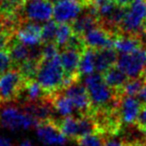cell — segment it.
Returning a JSON list of instances; mask_svg holds the SVG:
<instances>
[{"instance_id":"23","label":"cell","mask_w":146,"mask_h":146,"mask_svg":"<svg viewBox=\"0 0 146 146\" xmlns=\"http://www.w3.org/2000/svg\"><path fill=\"white\" fill-rule=\"evenodd\" d=\"M145 84H146V78L143 75L136 78H129L127 80V82L124 84L123 88L121 90V94L126 96L136 97V96L139 95V93L143 89Z\"/></svg>"},{"instance_id":"18","label":"cell","mask_w":146,"mask_h":146,"mask_svg":"<svg viewBox=\"0 0 146 146\" xmlns=\"http://www.w3.org/2000/svg\"><path fill=\"white\" fill-rule=\"evenodd\" d=\"M7 51L9 52L11 60H12L13 68L18 69L23 63L31 59L30 47L21 43L16 38V36L13 37L12 40L10 41L8 47H7Z\"/></svg>"},{"instance_id":"19","label":"cell","mask_w":146,"mask_h":146,"mask_svg":"<svg viewBox=\"0 0 146 146\" xmlns=\"http://www.w3.org/2000/svg\"><path fill=\"white\" fill-rule=\"evenodd\" d=\"M85 12L83 14L79 15L75 20L71 23V27H72L73 33L76 35L83 37L88 31L91 29L95 28L96 26L100 25V21L97 17L94 14L90 12V10L84 8Z\"/></svg>"},{"instance_id":"1","label":"cell","mask_w":146,"mask_h":146,"mask_svg":"<svg viewBox=\"0 0 146 146\" xmlns=\"http://www.w3.org/2000/svg\"><path fill=\"white\" fill-rule=\"evenodd\" d=\"M84 85L91 103V114L96 111L118 109L122 95L107 85L101 73L94 72L85 76Z\"/></svg>"},{"instance_id":"28","label":"cell","mask_w":146,"mask_h":146,"mask_svg":"<svg viewBox=\"0 0 146 146\" xmlns=\"http://www.w3.org/2000/svg\"><path fill=\"white\" fill-rule=\"evenodd\" d=\"M134 126L138 130L146 134V104H142L141 109L134 122Z\"/></svg>"},{"instance_id":"14","label":"cell","mask_w":146,"mask_h":146,"mask_svg":"<svg viewBox=\"0 0 146 146\" xmlns=\"http://www.w3.org/2000/svg\"><path fill=\"white\" fill-rule=\"evenodd\" d=\"M115 37V35L112 34L105 27L98 25L95 28L88 31L83 36V39L88 48L101 50L104 48L113 47Z\"/></svg>"},{"instance_id":"31","label":"cell","mask_w":146,"mask_h":146,"mask_svg":"<svg viewBox=\"0 0 146 146\" xmlns=\"http://www.w3.org/2000/svg\"><path fill=\"white\" fill-rule=\"evenodd\" d=\"M138 97H139V100L142 104H146V84L143 87V89L141 90V92L139 93Z\"/></svg>"},{"instance_id":"29","label":"cell","mask_w":146,"mask_h":146,"mask_svg":"<svg viewBox=\"0 0 146 146\" xmlns=\"http://www.w3.org/2000/svg\"><path fill=\"white\" fill-rule=\"evenodd\" d=\"M104 146H128V145L122 138H117V136H110V137H107Z\"/></svg>"},{"instance_id":"32","label":"cell","mask_w":146,"mask_h":146,"mask_svg":"<svg viewBox=\"0 0 146 146\" xmlns=\"http://www.w3.org/2000/svg\"><path fill=\"white\" fill-rule=\"evenodd\" d=\"M0 146H12V144L8 138L0 135Z\"/></svg>"},{"instance_id":"16","label":"cell","mask_w":146,"mask_h":146,"mask_svg":"<svg viewBox=\"0 0 146 146\" xmlns=\"http://www.w3.org/2000/svg\"><path fill=\"white\" fill-rule=\"evenodd\" d=\"M113 47L117 52L121 54H129V53L135 52L138 49L145 47V44L143 42L141 34L134 35L122 33L115 37Z\"/></svg>"},{"instance_id":"10","label":"cell","mask_w":146,"mask_h":146,"mask_svg":"<svg viewBox=\"0 0 146 146\" xmlns=\"http://www.w3.org/2000/svg\"><path fill=\"white\" fill-rule=\"evenodd\" d=\"M82 53L83 52H80L75 49H61L59 53V58L65 73V87L72 82L80 80L79 63Z\"/></svg>"},{"instance_id":"21","label":"cell","mask_w":146,"mask_h":146,"mask_svg":"<svg viewBox=\"0 0 146 146\" xmlns=\"http://www.w3.org/2000/svg\"><path fill=\"white\" fill-rule=\"evenodd\" d=\"M102 76H103L107 85L113 90H115L116 92H118L119 94H121V90L123 88L124 84L129 79V77L117 65L112 66L111 68H109L105 72H103L102 73Z\"/></svg>"},{"instance_id":"7","label":"cell","mask_w":146,"mask_h":146,"mask_svg":"<svg viewBox=\"0 0 146 146\" xmlns=\"http://www.w3.org/2000/svg\"><path fill=\"white\" fill-rule=\"evenodd\" d=\"M116 65L129 78L142 76L146 68V47L138 49L133 53L121 54L118 57Z\"/></svg>"},{"instance_id":"5","label":"cell","mask_w":146,"mask_h":146,"mask_svg":"<svg viewBox=\"0 0 146 146\" xmlns=\"http://www.w3.org/2000/svg\"><path fill=\"white\" fill-rule=\"evenodd\" d=\"M26 80L20 71L12 68L0 76V105L17 101Z\"/></svg>"},{"instance_id":"22","label":"cell","mask_w":146,"mask_h":146,"mask_svg":"<svg viewBox=\"0 0 146 146\" xmlns=\"http://www.w3.org/2000/svg\"><path fill=\"white\" fill-rule=\"evenodd\" d=\"M95 70V50L86 48L81 55L79 63V75L87 76L94 73Z\"/></svg>"},{"instance_id":"25","label":"cell","mask_w":146,"mask_h":146,"mask_svg":"<svg viewBox=\"0 0 146 146\" xmlns=\"http://www.w3.org/2000/svg\"><path fill=\"white\" fill-rule=\"evenodd\" d=\"M57 27H58V23H57L55 20H49L43 25L42 34H41L42 44H46V43H55Z\"/></svg>"},{"instance_id":"11","label":"cell","mask_w":146,"mask_h":146,"mask_svg":"<svg viewBox=\"0 0 146 146\" xmlns=\"http://www.w3.org/2000/svg\"><path fill=\"white\" fill-rule=\"evenodd\" d=\"M84 9L82 0H59L53 6V18L57 23H71Z\"/></svg>"},{"instance_id":"34","label":"cell","mask_w":146,"mask_h":146,"mask_svg":"<svg viewBox=\"0 0 146 146\" xmlns=\"http://www.w3.org/2000/svg\"><path fill=\"white\" fill-rule=\"evenodd\" d=\"M47 1H49V2H50V3H52V4L54 5L56 2H58L59 0H47Z\"/></svg>"},{"instance_id":"12","label":"cell","mask_w":146,"mask_h":146,"mask_svg":"<svg viewBox=\"0 0 146 146\" xmlns=\"http://www.w3.org/2000/svg\"><path fill=\"white\" fill-rule=\"evenodd\" d=\"M36 134L39 140L46 145H63L67 141V137L54 119L39 123L36 126Z\"/></svg>"},{"instance_id":"35","label":"cell","mask_w":146,"mask_h":146,"mask_svg":"<svg viewBox=\"0 0 146 146\" xmlns=\"http://www.w3.org/2000/svg\"><path fill=\"white\" fill-rule=\"evenodd\" d=\"M2 3H3V0H0V11H1V7H2Z\"/></svg>"},{"instance_id":"2","label":"cell","mask_w":146,"mask_h":146,"mask_svg":"<svg viewBox=\"0 0 146 146\" xmlns=\"http://www.w3.org/2000/svg\"><path fill=\"white\" fill-rule=\"evenodd\" d=\"M35 80L45 92L51 95L65 87V73L59 55L43 58L38 66Z\"/></svg>"},{"instance_id":"3","label":"cell","mask_w":146,"mask_h":146,"mask_svg":"<svg viewBox=\"0 0 146 146\" xmlns=\"http://www.w3.org/2000/svg\"><path fill=\"white\" fill-rule=\"evenodd\" d=\"M67 138L77 142L88 134L97 132V125L91 115H76L62 118L57 122Z\"/></svg>"},{"instance_id":"20","label":"cell","mask_w":146,"mask_h":146,"mask_svg":"<svg viewBox=\"0 0 146 146\" xmlns=\"http://www.w3.org/2000/svg\"><path fill=\"white\" fill-rule=\"evenodd\" d=\"M118 57V52L114 47L95 50V70L102 74L117 64Z\"/></svg>"},{"instance_id":"4","label":"cell","mask_w":146,"mask_h":146,"mask_svg":"<svg viewBox=\"0 0 146 146\" xmlns=\"http://www.w3.org/2000/svg\"><path fill=\"white\" fill-rule=\"evenodd\" d=\"M38 121L22 108L6 106L0 110V127L10 130H27L36 127Z\"/></svg>"},{"instance_id":"17","label":"cell","mask_w":146,"mask_h":146,"mask_svg":"<svg viewBox=\"0 0 146 146\" xmlns=\"http://www.w3.org/2000/svg\"><path fill=\"white\" fill-rule=\"evenodd\" d=\"M50 101L52 103L54 111L62 118H66L69 117V116L79 115L77 113V111H76L74 104L63 93L62 90L51 94Z\"/></svg>"},{"instance_id":"9","label":"cell","mask_w":146,"mask_h":146,"mask_svg":"<svg viewBox=\"0 0 146 146\" xmlns=\"http://www.w3.org/2000/svg\"><path fill=\"white\" fill-rule=\"evenodd\" d=\"M62 92L72 101L79 115H91V103L87 89L79 80L67 85Z\"/></svg>"},{"instance_id":"30","label":"cell","mask_w":146,"mask_h":146,"mask_svg":"<svg viewBox=\"0 0 146 146\" xmlns=\"http://www.w3.org/2000/svg\"><path fill=\"white\" fill-rule=\"evenodd\" d=\"M135 1H137V0H116V2L123 7H129Z\"/></svg>"},{"instance_id":"24","label":"cell","mask_w":146,"mask_h":146,"mask_svg":"<svg viewBox=\"0 0 146 146\" xmlns=\"http://www.w3.org/2000/svg\"><path fill=\"white\" fill-rule=\"evenodd\" d=\"M73 34L74 33H73L72 27L69 23H58L56 37H55V44L61 50L66 46Z\"/></svg>"},{"instance_id":"15","label":"cell","mask_w":146,"mask_h":146,"mask_svg":"<svg viewBox=\"0 0 146 146\" xmlns=\"http://www.w3.org/2000/svg\"><path fill=\"white\" fill-rule=\"evenodd\" d=\"M142 103L133 96L122 95L118 106V113L124 125H134Z\"/></svg>"},{"instance_id":"27","label":"cell","mask_w":146,"mask_h":146,"mask_svg":"<svg viewBox=\"0 0 146 146\" xmlns=\"http://www.w3.org/2000/svg\"><path fill=\"white\" fill-rule=\"evenodd\" d=\"M13 68L12 60L6 49H0V76Z\"/></svg>"},{"instance_id":"6","label":"cell","mask_w":146,"mask_h":146,"mask_svg":"<svg viewBox=\"0 0 146 146\" xmlns=\"http://www.w3.org/2000/svg\"><path fill=\"white\" fill-rule=\"evenodd\" d=\"M146 21V0H137L126 9L124 19L120 25L121 33L139 35L144 30Z\"/></svg>"},{"instance_id":"33","label":"cell","mask_w":146,"mask_h":146,"mask_svg":"<svg viewBox=\"0 0 146 146\" xmlns=\"http://www.w3.org/2000/svg\"><path fill=\"white\" fill-rule=\"evenodd\" d=\"M18 146H34L32 143H31L30 141H28V140H26V141H23L22 143H20Z\"/></svg>"},{"instance_id":"36","label":"cell","mask_w":146,"mask_h":146,"mask_svg":"<svg viewBox=\"0 0 146 146\" xmlns=\"http://www.w3.org/2000/svg\"><path fill=\"white\" fill-rule=\"evenodd\" d=\"M144 30L146 31V21H145V23H144Z\"/></svg>"},{"instance_id":"13","label":"cell","mask_w":146,"mask_h":146,"mask_svg":"<svg viewBox=\"0 0 146 146\" xmlns=\"http://www.w3.org/2000/svg\"><path fill=\"white\" fill-rule=\"evenodd\" d=\"M42 26L38 22L22 20L15 33L16 38L28 47H34L42 44L41 40Z\"/></svg>"},{"instance_id":"8","label":"cell","mask_w":146,"mask_h":146,"mask_svg":"<svg viewBox=\"0 0 146 146\" xmlns=\"http://www.w3.org/2000/svg\"><path fill=\"white\" fill-rule=\"evenodd\" d=\"M19 15L22 20L47 22L53 17V4L47 0L26 1Z\"/></svg>"},{"instance_id":"26","label":"cell","mask_w":146,"mask_h":146,"mask_svg":"<svg viewBox=\"0 0 146 146\" xmlns=\"http://www.w3.org/2000/svg\"><path fill=\"white\" fill-rule=\"evenodd\" d=\"M106 139L107 137L105 135L99 132H94L80 138L77 143L79 144V146H104Z\"/></svg>"},{"instance_id":"37","label":"cell","mask_w":146,"mask_h":146,"mask_svg":"<svg viewBox=\"0 0 146 146\" xmlns=\"http://www.w3.org/2000/svg\"><path fill=\"white\" fill-rule=\"evenodd\" d=\"M26 1H31V0H26Z\"/></svg>"}]
</instances>
